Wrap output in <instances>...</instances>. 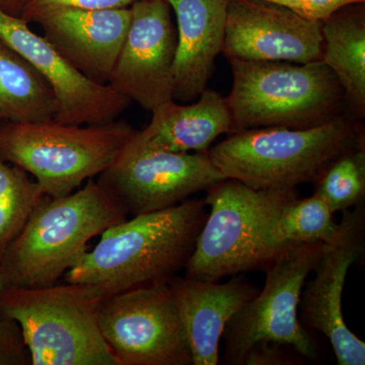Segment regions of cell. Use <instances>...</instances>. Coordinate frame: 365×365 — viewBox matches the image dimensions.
<instances>
[{
    "instance_id": "1",
    "label": "cell",
    "mask_w": 365,
    "mask_h": 365,
    "mask_svg": "<svg viewBox=\"0 0 365 365\" xmlns=\"http://www.w3.org/2000/svg\"><path fill=\"white\" fill-rule=\"evenodd\" d=\"M205 207L204 200L188 199L112 225L64 280L95 287L105 297L169 282L193 252L207 217Z\"/></svg>"
},
{
    "instance_id": "2",
    "label": "cell",
    "mask_w": 365,
    "mask_h": 365,
    "mask_svg": "<svg viewBox=\"0 0 365 365\" xmlns=\"http://www.w3.org/2000/svg\"><path fill=\"white\" fill-rule=\"evenodd\" d=\"M125 220L127 213L93 180L67 195L46 196L0 259V292L56 284L93 237Z\"/></svg>"
},
{
    "instance_id": "3",
    "label": "cell",
    "mask_w": 365,
    "mask_h": 365,
    "mask_svg": "<svg viewBox=\"0 0 365 365\" xmlns=\"http://www.w3.org/2000/svg\"><path fill=\"white\" fill-rule=\"evenodd\" d=\"M355 121L343 114L313 128L264 127L235 132L208 155L225 179L257 190L297 189L314 184L334 160L364 141Z\"/></svg>"
},
{
    "instance_id": "4",
    "label": "cell",
    "mask_w": 365,
    "mask_h": 365,
    "mask_svg": "<svg viewBox=\"0 0 365 365\" xmlns=\"http://www.w3.org/2000/svg\"><path fill=\"white\" fill-rule=\"evenodd\" d=\"M228 61L234 81L227 101L235 132L313 128L343 115L344 91L323 61Z\"/></svg>"
},
{
    "instance_id": "5",
    "label": "cell",
    "mask_w": 365,
    "mask_h": 365,
    "mask_svg": "<svg viewBox=\"0 0 365 365\" xmlns=\"http://www.w3.org/2000/svg\"><path fill=\"white\" fill-rule=\"evenodd\" d=\"M104 295L83 283L0 292V319L20 327L32 365H119L103 337Z\"/></svg>"
},
{
    "instance_id": "6",
    "label": "cell",
    "mask_w": 365,
    "mask_h": 365,
    "mask_svg": "<svg viewBox=\"0 0 365 365\" xmlns=\"http://www.w3.org/2000/svg\"><path fill=\"white\" fill-rule=\"evenodd\" d=\"M135 133L118 119L98 125L2 121L0 158L28 173L45 196H64L105 172Z\"/></svg>"
},
{
    "instance_id": "7",
    "label": "cell",
    "mask_w": 365,
    "mask_h": 365,
    "mask_svg": "<svg viewBox=\"0 0 365 365\" xmlns=\"http://www.w3.org/2000/svg\"><path fill=\"white\" fill-rule=\"evenodd\" d=\"M204 198L210 206L193 252L186 277L218 282L223 278L269 266L265 239L271 222L297 189L257 190L234 179L211 185Z\"/></svg>"
},
{
    "instance_id": "8",
    "label": "cell",
    "mask_w": 365,
    "mask_h": 365,
    "mask_svg": "<svg viewBox=\"0 0 365 365\" xmlns=\"http://www.w3.org/2000/svg\"><path fill=\"white\" fill-rule=\"evenodd\" d=\"M323 242L290 247L265 269L263 289L232 317L223 332L225 361L242 365L245 355L259 341L292 348L300 356L316 357L309 331L300 324L302 288L313 272Z\"/></svg>"
},
{
    "instance_id": "9",
    "label": "cell",
    "mask_w": 365,
    "mask_h": 365,
    "mask_svg": "<svg viewBox=\"0 0 365 365\" xmlns=\"http://www.w3.org/2000/svg\"><path fill=\"white\" fill-rule=\"evenodd\" d=\"M135 134L97 181L127 215L173 207L225 179L208 151L174 153L151 148Z\"/></svg>"
},
{
    "instance_id": "10",
    "label": "cell",
    "mask_w": 365,
    "mask_h": 365,
    "mask_svg": "<svg viewBox=\"0 0 365 365\" xmlns=\"http://www.w3.org/2000/svg\"><path fill=\"white\" fill-rule=\"evenodd\" d=\"M98 323L119 365H193L168 283L104 297Z\"/></svg>"
},
{
    "instance_id": "11",
    "label": "cell",
    "mask_w": 365,
    "mask_h": 365,
    "mask_svg": "<svg viewBox=\"0 0 365 365\" xmlns=\"http://www.w3.org/2000/svg\"><path fill=\"white\" fill-rule=\"evenodd\" d=\"M343 212L337 232L323 242L314 279L302 288L299 319L307 331H318L328 338L338 364L364 365L365 343L346 325L342 309L348 271L364 251V205Z\"/></svg>"
},
{
    "instance_id": "12",
    "label": "cell",
    "mask_w": 365,
    "mask_h": 365,
    "mask_svg": "<svg viewBox=\"0 0 365 365\" xmlns=\"http://www.w3.org/2000/svg\"><path fill=\"white\" fill-rule=\"evenodd\" d=\"M108 85L148 111L174 100L177 29L167 0H139Z\"/></svg>"
},
{
    "instance_id": "13",
    "label": "cell",
    "mask_w": 365,
    "mask_h": 365,
    "mask_svg": "<svg viewBox=\"0 0 365 365\" xmlns=\"http://www.w3.org/2000/svg\"><path fill=\"white\" fill-rule=\"evenodd\" d=\"M0 39L20 53L51 86L56 100L55 121L98 125L115 121L130 101L109 85L86 78L23 19L0 9Z\"/></svg>"
},
{
    "instance_id": "14",
    "label": "cell",
    "mask_w": 365,
    "mask_h": 365,
    "mask_svg": "<svg viewBox=\"0 0 365 365\" xmlns=\"http://www.w3.org/2000/svg\"><path fill=\"white\" fill-rule=\"evenodd\" d=\"M322 21L265 0H228L222 53L227 60L311 63L323 56Z\"/></svg>"
},
{
    "instance_id": "15",
    "label": "cell",
    "mask_w": 365,
    "mask_h": 365,
    "mask_svg": "<svg viewBox=\"0 0 365 365\" xmlns=\"http://www.w3.org/2000/svg\"><path fill=\"white\" fill-rule=\"evenodd\" d=\"M79 72L95 83L108 85L130 25V7L86 9L46 7L24 14Z\"/></svg>"
},
{
    "instance_id": "16",
    "label": "cell",
    "mask_w": 365,
    "mask_h": 365,
    "mask_svg": "<svg viewBox=\"0 0 365 365\" xmlns=\"http://www.w3.org/2000/svg\"><path fill=\"white\" fill-rule=\"evenodd\" d=\"M188 339L193 365H216L228 322L259 288L241 274L227 282L174 276L168 282Z\"/></svg>"
},
{
    "instance_id": "17",
    "label": "cell",
    "mask_w": 365,
    "mask_h": 365,
    "mask_svg": "<svg viewBox=\"0 0 365 365\" xmlns=\"http://www.w3.org/2000/svg\"><path fill=\"white\" fill-rule=\"evenodd\" d=\"M177 21L174 100H196L212 74L225 40L228 0H167Z\"/></svg>"
},
{
    "instance_id": "18",
    "label": "cell",
    "mask_w": 365,
    "mask_h": 365,
    "mask_svg": "<svg viewBox=\"0 0 365 365\" xmlns=\"http://www.w3.org/2000/svg\"><path fill=\"white\" fill-rule=\"evenodd\" d=\"M150 123L136 138L151 148L174 153H205L222 134L235 132L227 98L205 88L198 101L180 105L172 100L151 111Z\"/></svg>"
},
{
    "instance_id": "19",
    "label": "cell",
    "mask_w": 365,
    "mask_h": 365,
    "mask_svg": "<svg viewBox=\"0 0 365 365\" xmlns=\"http://www.w3.org/2000/svg\"><path fill=\"white\" fill-rule=\"evenodd\" d=\"M351 4L322 21V61L339 81L354 119L365 115V9Z\"/></svg>"
},
{
    "instance_id": "20",
    "label": "cell",
    "mask_w": 365,
    "mask_h": 365,
    "mask_svg": "<svg viewBox=\"0 0 365 365\" xmlns=\"http://www.w3.org/2000/svg\"><path fill=\"white\" fill-rule=\"evenodd\" d=\"M51 86L20 53L0 39V118L9 122L54 119Z\"/></svg>"
},
{
    "instance_id": "21",
    "label": "cell",
    "mask_w": 365,
    "mask_h": 365,
    "mask_svg": "<svg viewBox=\"0 0 365 365\" xmlns=\"http://www.w3.org/2000/svg\"><path fill=\"white\" fill-rule=\"evenodd\" d=\"M326 201L316 194L290 201L271 222L266 234L269 265L290 247L332 240L339 227Z\"/></svg>"
},
{
    "instance_id": "22",
    "label": "cell",
    "mask_w": 365,
    "mask_h": 365,
    "mask_svg": "<svg viewBox=\"0 0 365 365\" xmlns=\"http://www.w3.org/2000/svg\"><path fill=\"white\" fill-rule=\"evenodd\" d=\"M45 197L28 173L0 158V259Z\"/></svg>"
},
{
    "instance_id": "23",
    "label": "cell",
    "mask_w": 365,
    "mask_h": 365,
    "mask_svg": "<svg viewBox=\"0 0 365 365\" xmlns=\"http://www.w3.org/2000/svg\"><path fill=\"white\" fill-rule=\"evenodd\" d=\"M316 195L326 201L333 213L364 202L365 196L364 141L334 160L314 182Z\"/></svg>"
},
{
    "instance_id": "24",
    "label": "cell",
    "mask_w": 365,
    "mask_h": 365,
    "mask_svg": "<svg viewBox=\"0 0 365 365\" xmlns=\"http://www.w3.org/2000/svg\"><path fill=\"white\" fill-rule=\"evenodd\" d=\"M0 365H32L20 327L0 319Z\"/></svg>"
},
{
    "instance_id": "25",
    "label": "cell",
    "mask_w": 365,
    "mask_h": 365,
    "mask_svg": "<svg viewBox=\"0 0 365 365\" xmlns=\"http://www.w3.org/2000/svg\"><path fill=\"white\" fill-rule=\"evenodd\" d=\"M289 9L297 16L313 21H323L342 7L364 4L365 0H265Z\"/></svg>"
},
{
    "instance_id": "26",
    "label": "cell",
    "mask_w": 365,
    "mask_h": 365,
    "mask_svg": "<svg viewBox=\"0 0 365 365\" xmlns=\"http://www.w3.org/2000/svg\"><path fill=\"white\" fill-rule=\"evenodd\" d=\"M287 346L268 341H259L245 355L242 365H287L295 364L294 357L287 354Z\"/></svg>"
},
{
    "instance_id": "27",
    "label": "cell",
    "mask_w": 365,
    "mask_h": 365,
    "mask_svg": "<svg viewBox=\"0 0 365 365\" xmlns=\"http://www.w3.org/2000/svg\"><path fill=\"white\" fill-rule=\"evenodd\" d=\"M137 1L139 0H32L25 14L33 9H46V7H71V9H86V11L126 9Z\"/></svg>"
},
{
    "instance_id": "28",
    "label": "cell",
    "mask_w": 365,
    "mask_h": 365,
    "mask_svg": "<svg viewBox=\"0 0 365 365\" xmlns=\"http://www.w3.org/2000/svg\"><path fill=\"white\" fill-rule=\"evenodd\" d=\"M32 0H0V9L11 16L23 19Z\"/></svg>"
},
{
    "instance_id": "29",
    "label": "cell",
    "mask_w": 365,
    "mask_h": 365,
    "mask_svg": "<svg viewBox=\"0 0 365 365\" xmlns=\"http://www.w3.org/2000/svg\"><path fill=\"white\" fill-rule=\"evenodd\" d=\"M2 122V120H1V118H0V123H1Z\"/></svg>"
}]
</instances>
